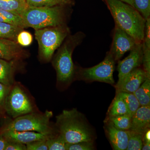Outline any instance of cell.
I'll return each mask as SVG.
<instances>
[{
	"label": "cell",
	"mask_w": 150,
	"mask_h": 150,
	"mask_svg": "<svg viewBox=\"0 0 150 150\" xmlns=\"http://www.w3.org/2000/svg\"><path fill=\"white\" fill-rule=\"evenodd\" d=\"M117 25L133 38L142 43L145 35L146 20L134 8L120 0H104Z\"/></svg>",
	"instance_id": "obj_1"
},
{
	"label": "cell",
	"mask_w": 150,
	"mask_h": 150,
	"mask_svg": "<svg viewBox=\"0 0 150 150\" xmlns=\"http://www.w3.org/2000/svg\"><path fill=\"white\" fill-rule=\"evenodd\" d=\"M55 129L68 144L93 140L91 129L84 115L76 108L64 110L57 115Z\"/></svg>",
	"instance_id": "obj_2"
},
{
	"label": "cell",
	"mask_w": 150,
	"mask_h": 150,
	"mask_svg": "<svg viewBox=\"0 0 150 150\" xmlns=\"http://www.w3.org/2000/svg\"><path fill=\"white\" fill-rule=\"evenodd\" d=\"M85 34L79 32L67 38L56 54L53 65L57 74V82L64 85L71 83L74 77L76 71L73 63L72 54L74 49L80 44Z\"/></svg>",
	"instance_id": "obj_3"
},
{
	"label": "cell",
	"mask_w": 150,
	"mask_h": 150,
	"mask_svg": "<svg viewBox=\"0 0 150 150\" xmlns=\"http://www.w3.org/2000/svg\"><path fill=\"white\" fill-rule=\"evenodd\" d=\"M62 6L53 7L29 6L20 16L25 28L35 30L64 25L65 15Z\"/></svg>",
	"instance_id": "obj_4"
},
{
	"label": "cell",
	"mask_w": 150,
	"mask_h": 150,
	"mask_svg": "<svg viewBox=\"0 0 150 150\" xmlns=\"http://www.w3.org/2000/svg\"><path fill=\"white\" fill-rule=\"evenodd\" d=\"M52 116L53 112L48 110L44 112H30L8 121L0 130L34 131L53 135L56 132L50 122Z\"/></svg>",
	"instance_id": "obj_5"
},
{
	"label": "cell",
	"mask_w": 150,
	"mask_h": 150,
	"mask_svg": "<svg viewBox=\"0 0 150 150\" xmlns=\"http://www.w3.org/2000/svg\"><path fill=\"white\" fill-rule=\"evenodd\" d=\"M69 30L65 25L35 30V35L39 45L40 56L49 61L54 52L63 43Z\"/></svg>",
	"instance_id": "obj_6"
},
{
	"label": "cell",
	"mask_w": 150,
	"mask_h": 150,
	"mask_svg": "<svg viewBox=\"0 0 150 150\" xmlns=\"http://www.w3.org/2000/svg\"><path fill=\"white\" fill-rule=\"evenodd\" d=\"M115 61L110 51L105 58L98 64L88 68H81L76 73L78 78L89 82L98 81L113 85L115 83L113 74Z\"/></svg>",
	"instance_id": "obj_7"
},
{
	"label": "cell",
	"mask_w": 150,
	"mask_h": 150,
	"mask_svg": "<svg viewBox=\"0 0 150 150\" xmlns=\"http://www.w3.org/2000/svg\"><path fill=\"white\" fill-rule=\"evenodd\" d=\"M5 109L13 119L34 112L33 105L27 93L18 84L11 87L6 99Z\"/></svg>",
	"instance_id": "obj_8"
},
{
	"label": "cell",
	"mask_w": 150,
	"mask_h": 150,
	"mask_svg": "<svg viewBox=\"0 0 150 150\" xmlns=\"http://www.w3.org/2000/svg\"><path fill=\"white\" fill-rule=\"evenodd\" d=\"M137 42L133 38L115 25L113 40L109 51L115 61H119L124 54L135 47Z\"/></svg>",
	"instance_id": "obj_9"
},
{
	"label": "cell",
	"mask_w": 150,
	"mask_h": 150,
	"mask_svg": "<svg viewBox=\"0 0 150 150\" xmlns=\"http://www.w3.org/2000/svg\"><path fill=\"white\" fill-rule=\"evenodd\" d=\"M143 43H137L130 51V54L125 59L118 62V79L117 83L121 81L131 71L140 67L143 61Z\"/></svg>",
	"instance_id": "obj_10"
},
{
	"label": "cell",
	"mask_w": 150,
	"mask_h": 150,
	"mask_svg": "<svg viewBox=\"0 0 150 150\" xmlns=\"http://www.w3.org/2000/svg\"><path fill=\"white\" fill-rule=\"evenodd\" d=\"M147 78L149 77L143 68H137L128 74L121 82L115 85L116 93L123 92L134 93Z\"/></svg>",
	"instance_id": "obj_11"
},
{
	"label": "cell",
	"mask_w": 150,
	"mask_h": 150,
	"mask_svg": "<svg viewBox=\"0 0 150 150\" xmlns=\"http://www.w3.org/2000/svg\"><path fill=\"white\" fill-rule=\"evenodd\" d=\"M105 129L113 149L126 150L129 141V130L117 129L107 119L105 122Z\"/></svg>",
	"instance_id": "obj_12"
},
{
	"label": "cell",
	"mask_w": 150,
	"mask_h": 150,
	"mask_svg": "<svg viewBox=\"0 0 150 150\" xmlns=\"http://www.w3.org/2000/svg\"><path fill=\"white\" fill-rule=\"evenodd\" d=\"M0 134L8 142H18L25 144L37 140L48 139L54 135H47L34 131L8 130H0Z\"/></svg>",
	"instance_id": "obj_13"
},
{
	"label": "cell",
	"mask_w": 150,
	"mask_h": 150,
	"mask_svg": "<svg viewBox=\"0 0 150 150\" xmlns=\"http://www.w3.org/2000/svg\"><path fill=\"white\" fill-rule=\"evenodd\" d=\"M150 126V106H141L132 116L129 130L144 135Z\"/></svg>",
	"instance_id": "obj_14"
},
{
	"label": "cell",
	"mask_w": 150,
	"mask_h": 150,
	"mask_svg": "<svg viewBox=\"0 0 150 150\" xmlns=\"http://www.w3.org/2000/svg\"><path fill=\"white\" fill-rule=\"evenodd\" d=\"M24 51L14 40L0 38V59L13 61L25 57Z\"/></svg>",
	"instance_id": "obj_15"
},
{
	"label": "cell",
	"mask_w": 150,
	"mask_h": 150,
	"mask_svg": "<svg viewBox=\"0 0 150 150\" xmlns=\"http://www.w3.org/2000/svg\"><path fill=\"white\" fill-rule=\"evenodd\" d=\"M142 43L143 69L150 78V18L146 20L144 37Z\"/></svg>",
	"instance_id": "obj_16"
},
{
	"label": "cell",
	"mask_w": 150,
	"mask_h": 150,
	"mask_svg": "<svg viewBox=\"0 0 150 150\" xmlns=\"http://www.w3.org/2000/svg\"><path fill=\"white\" fill-rule=\"evenodd\" d=\"M13 61L0 59V83L8 86L13 85Z\"/></svg>",
	"instance_id": "obj_17"
},
{
	"label": "cell",
	"mask_w": 150,
	"mask_h": 150,
	"mask_svg": "<svg viewBox=\"0 0 150 150\" xmlns=\"http://www.w3.org/2000/svg\"><path fill=\"white\" fill-rule=\"evenodd\" d=\"M134 94L141 106H150V78H147Z\"/></svg>",
	"instance_id": "obj_18"
},
{
	"label": "cell",
	"mask_w": 150,
	"mask_h": 150,
	"mask_svg": "<svg viewBox=\"0 0 150 150\" xmlns=\"http://www.w3.org/2000/svg\"><path fill=\"white\" fill-rule=\"evenodd\" d=\"M28 6L26 3L20 0H0V9L20 16Z\"/></svg>",
	"instance_id": "obj_19"
},
{
	"label": "cell",
	"mask_w": 150,
	"mask_h": 150,
	"mask_svg": "<svg viewBox=\"0 0 150 150\" xmlns=\"http://www.w3.org/2000/svg\"><path fill=\"white\" fill-rule=\"evenodd\" d=\"M128 114L126 103L120 96L116 93L114 99L108 111L107 117H113Z\"/></svg>",
	"instance_id": "obj_20"
},
{
	"label": "cell",
	"mask_w": 150,
	"mask_h": 150,
	"mask_svg": "<svg viewBox=\"0 0 150 150\" xmlns=\"http://www.w3.org/2000/svg\"><path fill=\"white\" fill-rule=\"evenodd\" d=\"M126 103L128 113L133 116L138 108L141 106L139 102L134 93L119 92H116Z\"/></svg>",
	"instance_id": "obj_21"
},
{
	"label": "cell",
	"mask_w": 150,
	"mask_h": 150,
	"mask_svg": "<svg viewBox=\"0 0 150 150\" xmlns=\"http://www.w3.org/2000/svg\"><path fill=\"white\" fill-rule=\"evenodd\" d=\"M22 29L10 23L0 22V38L14 40Z\"/></svg>",
	"instance_id": "obj_22"
},
{
	"label": "cell",
	"mask_w": 150,
	"mask_h": 150,
	"mask_svg": "<svg viewBox=\"0 0 150 150\" xmlns=\"http://www.w3.org/2000/svg\"><path fill=\"white\" fill-rule=\"evenodd\" d=\"M132 117L129 114L107 117L106 119L111 122L117 129L128 131L130 129Z\"/></svg>",
	"instance_id": "obj_23"
},
{
	"label": "cell",
	"mask_w": 150,
	"mask_h": 150,
	"mask_svg": "<svg viewBox=\"0 0 150 150\" xmlns=\"http://www.w3.org/2000/svg\"><path fill=\"white\" fill-rule=\"evenodd\" d=\"M69 0H26V3L29 6L42 7L62 6L68 4Z\"/></svg>",
	"instance_id": "obj_24"
},
{
	"label": "cell",
	"mask_w": 150,
	"mask_h": 150,
	"mask_svg": "<svg viewBox=\"0 0 150 150\" xmlns=\"http://www.w3.org/2000/svg\"><path fill=\"white\" fill-rule=\"evenodd\" d=\"M129 141L126 150H142L144 135L129 130Z\"/></svg>",
	"instance_id": "obj_25"
},
{
	"label": "cell",
	"mask_w": 150,
	"mask_h": 150,
	"mask_svg": "<svg viewBox=\"0 0 150 150\" xmlns=\"http://www.w3.org/2000/svg\"><path fill=\"white\" fill-rule=\"evenodd\" d=\"M66 144L58 134H54L47 140L48 150H66Z\"/></svg>",
	"instance_id": "obj_26"
},
{
	"label": "cell",
	"mask_w": 150,
	"mask_h": 150,
	"mask_svg": "<svg viewBox=\"0 0 150 150\" xmlns=\"http://www.w3.org/2000/svg\"><path fill=\"white\" fill-rule=\"evenodd\" d=\"M0 15L7 21L9 23L21 28H25L24 23L21 16L8 11L0 9Z\"/></svg>",
	"instance_id": "obj_27"
},
{
	"label": "cell",
	"mask_w": 150,
	"mask_h": 150,
	"mask_svg": "<svg viewBox=\"0 0 150 150\" xmlns=\"http://www.w3.org/2000/svg\"><path fill=\"white\" fill-rule=\"evenodd\" d=\"M134 8L146 20L150 18V0H134Z\"/></svg>",
	"instance_id": "obj_28"
},
{
	"label": "cell",
	"mask_w": 150,
	"mask_h": 150,
	"mask_svg": "<svg viewBox=\"0 0 150 150\" xmlns=\"http://www.w3.org/2000/svg\"><path fill=\"white\" fill-rule=\"evenodd\" d=\"M66 150H92L94 149L93 141L66 144Z\"/></svg>",
	"instance_id": "obj_29"
},
{
	"label": "cell",
	"mask_w": 150,
	"mask_h": 150,
	"mask_svg": "<svg viewBox=\"0 0 150 150\" xmlns=\"http://www.w3.org/2000/svg\"><path fill=\"white\" fill-rule=\"evenodd\" d=\"M11 86H8L0 83V113L4 114L6 112V99Z\"/></svg>",
	"instance_id": "obj_30"
},
{
	"label": "cell",
	"mask_w": 150,
	"mask_h": 150,
	"mask_svg": "<svg viewBox=\"0 0 150 150\" xmlns=\"http://www.w3.org/2000/svg\"><path fill=\"white\" fill-rule=\"evenodd\" d=\"M17 42L19 45L23 46H29L32 43L33 36L31 33L25 30L21 31L16 37Z\"/></svg>",
	"instance_id": "obj_31"
},
{
	"label": "cell",
	"mask_w": 150,
	"mask_h": 150,
	"mask_svg": "<svg viewBox=\"0 0 150 150\" xmlns=\"http://www.w3.org/2000/svg\"><path fill=\"white\" fill-rule=\"evenodd\" d=\"M48 139L37 140L25 144L27 150H48L47 144Z\"/></svg>",
	"instance_id": "obj_32"
},
{
	"label": "cell",
	"mask_w": 150,
	"mask_h": 150,
	"mask_svg": "<svg viewBox=\"0 0 150 150\" xmlns=\"http://www.w3.org/2000/svg\"><path fill=\"white\" fill-rule=\"evenodd\" d=\"M4 150H27L26 145L16 142H8Z\"/></svg>",
	"instance_id": "obj_33"
},
{
	"label": "cell",
	"mask_w": 150,
	"mask_h": 150,
	"mask_svg": "<svg viewBox=\"0 0 150 150\" xmlns=\"http://www.w3.org/2000/svg\"><path fill=\"white\" fill-rule=\"evenodd\" d=\"M7 142V141L3 137L2 135L0 134V150H5Z\"/></svg>",
	"instance_id": "obj_34"
},
{
	"label": "cell",
	"mask_w": 150,
	"mask_h": 150,
	"mask_svg": "<svg viewBox=\"0 0 150 150\" xmlns=\"http://www.w3.org/2000/svg\"><path fill=\"white\" fill-rule=\"evenodd\" d=\"M121 1L128 4L134 8V0H120Z\"/></svg>",
	"instance_id": "obj_35"
},
{
	"label": "cell",
	"mask_w": 150,
	"mask_h": 150,
	"mask_svg": "<svg viewBox=\"0 0 150 150\" xmlns=\"http://www.w3.org/2000/svg\"><path fill=\"white\" fill-rule=\"evenodd\" d=\"M150 144H143L142 150H149L150 149Z\"/></svg>",
	"instance_id": "obj_36"
},
{
	"label": "cell",
	"mask_w": 150,
	"mask_h": 150,
	"mask_svg": "<svg viewBox=\"0 0 150 150\" xmlns=\"http://www.w3.org/2000/svg\"><path fill=\"white\" fill-rule=\"evenodd\" d=\"M21 1H22L26 3V0H21Z\"/></svg>",
	"instance_id": "obj_37"
},
{
	"label": "cell",
	"mask_w": 150,
	"mask_h": 150,
	"mask_svg": "<svg viewBox=\"0 0 150 150\" xmlns=\"http://www.w3.org/2000/svg\"><path fill=\"white\" fill-rule=\"evenodd\" d=\"M20 1H21V0H20Z\"/></svg>",
	"instance_id": "obj_38"
}]
</instances>
